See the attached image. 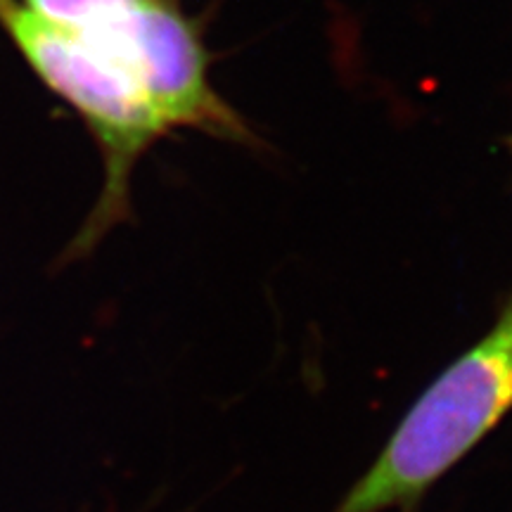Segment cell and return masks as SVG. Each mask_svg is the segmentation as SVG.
Wrapping results in <instances>:
<instances>
[{
	"mask_svg": "<svg viewBox=\"0 0 512 512\" xmlns=\"http://www.w3.org/2000/svg\"><path fill=\"white\" fill-rule=\"evenodd\" d=\"M512 411V294L496 323L434 377L332 512L411 510Z\"/></svg>",
	"mask_w": 512,
	"mask_h": 512,
	"instance_id": "1",
	"label": "cell"
},
{
	"mask_svg": "<svg viewBox=\"0 0 512 512\" xmlns=\"http://www.w3.org/2000/svg\"><path fill=\"white\" fill-rule=\"evenodd\" d=\"M0 27L50 91L86 121L105 159V188L57 264L88 256L121 221H131V174L138 159L169 136V119L136 79L72 31L34 15L22 0H0Z\"/></svg>",
	"mask_w": 512,
	"mask_h": 512,
	"instance_id": "2",
	"label": "cell"
},
{
	"mask_svg": "<svg viewBox=\"0 0 512 512\" xmlns=\"http://www.w3.org/2000/svg\"><path fill=\"white\" fill-rule=\"evenodd\" d=\"M55 27L124 69L145 88L171 128H195L233 143L254 136L209 79V53L178 0H22Z\"/></svg>",
	"mask_w": 512,
	"mask_h": 512,
	"instance_id": "3",
	"label": "cell"
},
{
	"mask_svg": "<svg viewBox=\"0 0 512 512\" xmlns=\"http://www.w3.org/2000/svg\"><path fill=\"white\" fill-rule=\"evenodd\" d=\"M510 150H512V136H510Z\"/></svg>",
	"mask_w": 512,
	"mask_h": 512,
	"instance_id": "4",
	"label": "cell"
}]
</instances>
